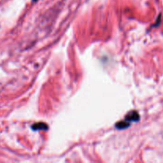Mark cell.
Instances as JSON below:
<instances>
[{
	"label": "cell",
	"instance_id": "obj_1",
	"mask_svg": "<svg viewBox=\"0 0 163 163\" xmlns=\"http://www.w3.org/2000/svg\"><path fill=\"white\" fill-rule=\"evenodd\" d=\"M125 119L128 121H138L139 119V115L137 112H131L126 115Z\"/></svg>",
	"mask_w": 163,
	"mask_h": 163
},
{
	"label": "cell",
	"instance_id": "obj_2",
	"mask_svg": "<svg viewBox=\"0 0 163 163\" xmlns=\"http://www.w3.org/2000/svg\"><path fill=\"white\" fill-rule=\"evenodd\" d=\"M32 128L34 130V131H38V130H46V129L48 128V127H47V125L45 124V123H38L34 124Z\"/></svg>",
	"mask_w": 163,
	"mask_h": 163
},
{
	"label": "cell",
	"instance_id": "obj_3",
	"mask_svg": "<svg viewBox=\"0 0 163 163\" xmlns=\"http://www.w3.org/2000/svg\"><path fill=\"white\" fill-rule=\"evenodd\" d=\"M129 126V123H126V122L124 121H122V122H119L118 123H117V125H116V127L118 128H125L126 127H128Z\"/></svg>",
	"mask_w": 163,
	"mask_h": 163
}]
</instances>
